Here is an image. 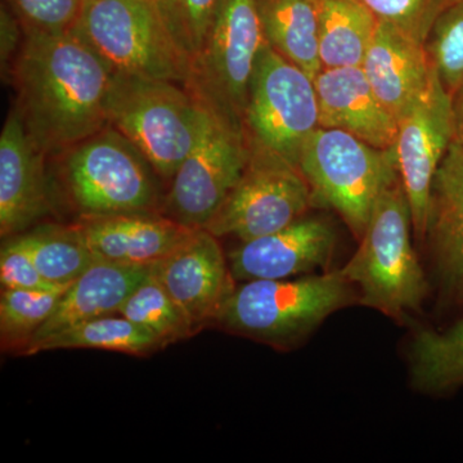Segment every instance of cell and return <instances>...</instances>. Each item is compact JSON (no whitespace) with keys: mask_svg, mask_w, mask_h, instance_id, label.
I'll return each instance as SVG.
<instances>
[{"mask_svg":"<svg viewBox=\"0 0 463 463\" xmlns=\"http://www.w3.org/2000/svg\"><path fill=\"white\" fill-rule=\"evenodd\" d=\"M412 374L417 388L423 392L463 388V318L446 331L422 330L416 335Z\"/></svg>","mask_w":463,"mask_h":463,"instance_id":"obj_25","label":"cell"},{"mask_svg":"<svg viewBox=\"0 0 463 463\" xmlns=\"http://www.w3.org/2000/svg\"><path fill=\"white\" fill-rule=\"evenodd\" d=\"M380 21L392 24L407 35L425 42L446 0H362Z\"/></svg>","mask_w":463,"mask_h":463,"instance_id":"obj_31","label":"cell"},{"mask_svg":"<svg viewBox=\"0 0 463 463\" xmlns=\"http://www.w3.org/2000/svg\"><path fill=\"white\" fill-rule=\"evenodd\" d=\"M452 114L455 138L463 143V84L452 96Z\"/></svg>","mask_w":463,"mask_h":463,"instance_id":"obj_34","label":"cell"},{"mask_svg":"<svg viewBox=\"0 0 463 463\" xmlns=\"http://www.w3.org/2000/svg\"><path fill=\"white\" fill-rule=\"evenodd\" d=\"M118 313L147 331L163 349L196 335L187 317L158 282L152 269Z\"/></svg>","mask_w":463,"mask_h":463,"instance_id":"obj_27","label":"cell"},{"mask_svg":"<svg viewBox=\"0 0 463 463\" xmlns=\"http://www.w3.org/2000/svg\"><path fill=\"white\" fill-rule=\"evenodd\" d=\"M24 33L60 35L72 32L80 20L85 0H7Z\"/></svg>","mask_w":463,"mask_h":463,"instance_id":"obj_30","label":"cell"},{"mask_svg":"<svg viewBox=\"0 0 463 463\" xmlns=\"http://www.w3.org/2000/svg\"><path fill=\"white\" fill-rule=\"evenodd\" d=\"M0 283L3 289L53 288L39 272L24 233L5 239L0 250Z\"/></svg>","mask_w":463,"mask_h":463,"instance_id":"obj_32","label":"cell"},{"mask_svg":"<svg viewBox=\"0 0 463 463\" xmlns=\"http://www.w3.org/2000/svg\"><path fill=\"white\" fill-rule=\"evenodd\" d=\"M453 138L452 99L437 76L431 90L399 121L395 145L399 175L420 240L428 233L432 181Z\"/></svg>","mask_w":463,"mask_h":463,"instance_id":"obj_12","label":"cell"},{"mask_svg":"<svg viewBox=\"0 0 463 463\" xmlns=\"http://www.w3.org/2000/svg\"><path fill=\"white\" fill-rule=\"evenodd\" d=\"M318 128L315 80L265 43L250 85L246 138L298 166L304 143Z\"/></svg>","mask_w":463,"mask_h":463,"instance_id":"obj_10","label":"cell"},{"mask_svg":"<svg viewBox=\"0 0 463 463\" xmlns=\"http://www.w3.org/2000/svg\"><path fill=\"white\" fill-rule=\"evenodd\" d=\"M152 273L181 307L196 334L214 325L236 288L218 237L203 228L194 231L190 239L152 265Z\"/></svg>","mask_w":463,"mask_h":463,"instance_id":"obj_13","label":"cell"},{"mask_svg":"<svg viewBox=\"0 0 463 463\" xmlns=\"http://www.w3.org/2000/svg\"><path fill=\"white\" fill-rule=\"evenodd\" d=\"M78 224L97 261L121 265L156 264L196 231L163 213L91 216Z\"/></svg>","mask_w":463,"mask_h":463,"instance_id":"obj_18","label":"cell"},{"mask_svg":"<svg viewBox=\"0 0 463 463\" xmlns=\"http://www.w3.org/2000/svg\"><path fill=\"white\" fill-rule=\"evenodd\" d=\"M205 109L184 85L114 74L108 123L147 158L160 179L172 182L199 138Z\"/></svg>","mask_w":463,"mask_h":463,"instance_id":"obj_4","label":"cell"},{"mask_svg":"<svg viewBox=\"0 0 463 463\" xmlns=\"http://www.w3.org/2000/svg\"><path fill=\"white\" fill-rule=\"evenodd\" d=\"M248 157L246 134L205 109L199 138L170 182L161 213L194 230L205 228L240 181Z\"/></svg>","mask_w":463,"mask_h":463,"instance_id":"obj_11","label":"cell"},{"mask_svg":"<svg viewBox=\"0 0 463 463\" xmlns=\"http://www.w3.org/2000/svg\"><path fill=\"white\" fill-rule=\"evenodd\" d=\"M298 166L315 203L336 210L358 240L383 192L401 179L395 148H376L330 128L319 127L310 134Z\"/></svg>","mask_w":463,"mask_h":463,"instance_id":"obj_6","label":"cell"},{"mask_svg":"<svg viewBox=\"0 0 463 463\" xmlns=\"http://www.w3.org/2000/svg\"><path fill=\"white\" fill-rule=\"evenodd\" d=\"M362 69L374 93L398 123L437 80L423 43L380 20Z\"/></svg>","mask_w":463,"mask_h":463,"instance_id":"obj_17","label":"cell"},{"mask_svg":"<svg viewBox=\"0 0 463 463\" xmlns=\"http://www.w3.org/2000/svg\"><path fill=\"white\" fill-rule=\"evenodd\" d=\"M423 47L441 87L452 99L463 84V0H446Z\"/></svg>","mask_w":463,"mask_h":463,"instance_id":"obj_28","label":"cell"},{"mask_svg":"<svg viewBox=\"0 0 463 463\" xmlns=\"http://www.w3.org/2000/svg\"><path fill=\"white\" fill-rule=\"evenodd\" d=\"M315 85L319 127L344 130L376 148H395L397 118L376 96L362 66L323 67Z\"/></svg>","mask_w":463,"mask_h":463,"instance_id":"obj_16","label":"cell"},{"mask_svg":"<svg viewBox=\"0 0 463 463\" xmlns=\"http://www.w3.org/2000/svg\"><path fill=\"white\" fill-rule=\"evenodd\" d=\"M23 26L18 23L16 16L12 14L11 9L2 5L0 14V63H2L3 76L9 75L12 63L16 58L18 51L24 42Z\"/></svg>","mask_w":463,"mask_h":463,"instance_id":"obj_33","label":"cell"},{"mask_svg":"<svg viewBox=\"0 0 463 463\" xmlns=\"http://www.w3.org/2000/svg\"><path fill=\"white\" fill-rule=\"evenodd\" d=\"M24 33L8 81L26 132L50 158L109 125L114 72L74 30Z\"/></svg>","mask_w":463,"mask_h":463,"instance_id":"obj_1","label":"cell"},{"mask_svg":"<svg viewBox=\"0 0 463 463\" xmlns=\"http://www.w3.org/2000/svg\"><path fill=\"white\" fill-rule=\"evenodd\" d=\"M248 143L240 181L203 228L218 239H258L294 223L315 205L309 183L297 165L264 146Z\"/></svg>","mask_w":463,"mask_h":463,"instance_id":"obj_9","label":"cell"},{"mask_svg":"<svg viewBox=\"0 0 463 463\" xmlns=\"http://www.w3.org/2000/svg\"><path fill=\"white\" fill-rule=\"evenodd\" d=\"M265 36L257 0H219L184 88L219 120L245 133L250 85Z\"/></svg>","mask_w":463,"mask_h":463,"instance_id":"obj_7","label":"cell"},{"mask_svg":"<svg viewBox=\"0 0 463 463\" xmlns=\"http://www.w3.org/2000/svg\"><path fill=\"white\" fill-rule=\"evenodd\" d=\"M66 349L108 350L127 355L146 356L160 352L163 347L147 331L124 316L114 313L78 323L58 332L30 346L24 355Z\"/></svg>","mask_w":463,"mask_h":463,"instance_id":"obj_23","label":"cell"},{"mask_svg":"<svg viewBox=\"0 0 463 463\" xmlns=\"http://www.w3.org/2000/svg\"><path fill=\"white\" fill-rule=\"evenodd\" d=\"M48 160L80 218L158 213L163 207L156 170L111 125Z\"/></svg>","mask_w":463,"mask_h":463,"instance_id":"obj_2","label":"cell"},{"mask_svg":"<svg viewBox=\"0 0 463 463\" xmlns=\"http://www.w3.org/2000/svg\"><path fill=\"white\" fill-rule=\"evenodd\" d=\"M24 237L33 263L51 285H71L97 261L78 223L36 225Z\"/></svg>","mask_w":463,"mask_h":463,"instance_id":"obj_24","label":"cell"},{"mask_svg":"<svg viewBox=\"0 0 463 463\" xmlns=\"http://www.w3.org/2000/svg\"><path fill=\"white\" fill-rule=\"evenodd\" d=\"M426 234L444 285L463 291V143L456 138L432 181Z\"/></svg>","mask_w":463,"mask_h":463,"instance_id":"obj_20","label":"cell"},{"mask_svg":"<svg viewBox=\"0 0 463 463\" xmlns=\"http://www.w3.org/2000/svg\"><path fill=\"white\" fill-rule=\"evenodd\" d=\"M317 7L322 66H362L379 18L362 0H317Z\"/></svg>","mask_w":463,"mask_h":463,"instance_id":"obj_22","label":"cell"},{"mask_svg":"<svg viewBox=\"0 0 463 463\" xmlns=\"http://www.w3.org/2000/svg\"><path fill=\"white\" fill-rule=\"evenodd\" d=\"M151 269L152 265L96 261L70 285L56 309L41 330L36 332L27 349L78 323L118 313L127 298L151 273Z\"/></svg>","mask_w":463,"mask_h":463,"instance_id":"obj_19","label":"cell"},{"mask_svg":"<svg viewBox=\"0 0 463 463\" xmlns=\"http://www.w3.org/2000/svg\"><path fill=\"white\" fill-rule=\"evenodd\" d=\"M411 228L412 212L399 179L377 201L359 249L341 269L358 286L364 306L395 319L419 309L428 294Z\"/></svg>","mask_w":463,"mask_h":463,"instance_id":"obj_5","label":"cell"},{"mask_svg":"<svg viewBox=\"0 0 463 463\" xmlns=\"http://www.w3.org/2000/svg\"><path fill=\"white\" fill-rule=\"evenodd\" d=\"M341 270L298 279H255L236 285L214 325L231 334L286 347L352 301Z\"/></svg>","mask_w":463,"mask_h":463,"instance_id":"obj_3","label":"cell"},{"mask_svg":"<svg viewBox=\"0 0 463 463\" xmlns=\"http://www.w3.org/2000/svg\"><path fill=\"white\" fill-rule=\"evenodd\" d=\"M74 32L114 74L187 80L190 61L170 35L156 0H85Z\"/></svg>","mask_w":463,"mask_h":463,"instance_id":"obj_8","label":"cell"},{"mask_svg":"<svg viewBox=\"0 0 463 463\" xmlns=\"http://www.w3.org/2000/svg\"><path fill=\"white\" fill-rule=\"evenodd\" d=\"M335 245L327 222L303 216L282 230L243 241L227 258L236 282L286 279L327 267Z\"/></svg>","mask_w":463,"mask_h":463,"instance_id":"obj_15","label":"cell"},{"mask_svg":"<svg viewBox=\"0 0 463 463\" xmlns=\"http://www.w3.org/2000/svg\"><path fill=\"white\" fill-rule=\"evenodd\" d=\"M48 157L32 137L16 109L0 134V234L25 233L52 210Z\"/></svg>","mask_w":463,"mask_h":463,"instance_id":"obj_14","label":"cell"},{"mask_svg":"<svg viewBox=\"0 0 463 463\" xmlns=\"http://www.w3.org/2000/svg\"><path fill=\"white\" fill-rule=\"evenodd\" d=\"M164 23L188 61L200 51L219 0H156Z\"/></svg>","mask_w":463,"mask_h":463,"instance_id":"obj_29","label":"cell"},{"mask_svg":"<svg viewBox=\"0 0 463 463\" xmlns=\"http://www.w3.org/2000/svg\"><path fill=\"white\" fill-rule=\"evenodd\" d=\"M257 7L268 44L316 80L323 69L317 0H257Z\"/></svg>","mask_w":463,"mask_h":463,"instance_id":"obj_21","label":"cell"},{"mask_svg":"<svg viewBox=\"0 0 463 463\" xmlns=\"http://www.w3.org/2000/svg\"><path fill=\"white\" fill-rule=\"evenodd\" d=\"M69 288L70 285L43 289H2L0 344L3 352L23 355Z\"/></svg>","mask_w":463,"mask_h":463,"instance_id":"obj_26","label":"cell"}]
</instances>
